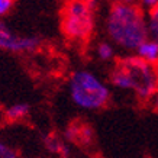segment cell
Returning a JSON list of instances; mask_svg holds the SVG:
<instances>
[{"mask_svg": "<svg viewBox=\"0 0 158 158\" xmlns=\"http://www.w3.org/2000/svg\"><path fill=\"white\" fill-rule=\"evenodd\" d=\"M106 35L113 45L125 51H136L148 39L147 12L138 3L115 2L109 6L105 19Z\"/></svg>", "mask_w": 158, "mask_h": 158, "instance_id": "cell-1", "label": "cell"}, {"mask_svg": "<svg viewBox=\"0 0 158 158\" xmlns=\"http://www.w3.org/2000/svg\"><path fill=\"white\" fill-rule=\"evenodd\" d=\"M109 78L113 87L132 91L142 102H149L158 91L157 65L148 64L136 55L119 58Z\"/></svg>", "mask_w": 158, "mask_h": 158, "instance_id": "cell-2", "label": "cell"}, {"mask_svg": "<svg viewBox=\"0 0 158 158\" xmlns=\"http://www.w3.org/2000/svg\"><path fill=\"white\" fill-rule=\"evenodd\" d=\"M70 97L78 107L86 110H102L110 103V89L94 73L77 70L68 83Z\"/></svg>", "mask_w": 158, "mask_h": 158, "instance_id": "cell-3", "label": "cell"}, {"mask_svg": "<svg viewBox=\"0 0 158 158\" xmlns=\"http://www.w3.org/2000/svg\"><path fill=\"white\" fill-rule=\"evenodd\" d=\"M96 3L68 2L61 10V31L64 36L74 42H86L91 36L96 23Z\"/></svg>", "mask_w": 158, "mask_h": 158, "instance_id": "cell-4", "label": "cell"}, {"mask_svg": "<svg viewBox=\"0 0 158 158\" xmlns=\"http://www.w3.org/2000/svg\"><path fill=\"white\" fill-rule=\"evenodd\" d=\"M41 39L38 36H20L16 35L0 22V49L10 52H31L39 48Z\"/></svg>", "mask_w": 158, "mask_h": 158, "instance_id": "cell-5", "label": "cell"}, {"mask_svg": "<svg viewBox=\"0 0 158 158\" xmlns=\"http://www.w3.org/2000/svg\"><path fill=\"white\" fill-rule=\"evenodd\" d=\"M65 138L78 145H89L93 142V129L89 125L74 122L65 131Z\"/></svg>", "mask_w": 158, "mask_h": 158, "instance_id": "cell-6", "label": "cell"}, {"mask_svg": "<svg viewBox=\"0 0 158 158\" xmlns=\"http://www.w3.org/2000/svg\"><path fill=\"white\" fill-rule=\"evenodd\" d=\"M135 55L139 57L141 60L147 61L148 64L157 65L158 64V44L148 38L147 41H144V42L136 48Z\"/></svg>", "mask_w": 158, "mask_h": 158, "instance_id": "cell-7", "label": "cell"}, {"mask_svg": "<svg viewBox=\"0 0 158 158\" xmlns=\"http://www.w3.org/2000/svg\"><path fill=\"white\" fill-rule=\"evenodd\" d=\"M44 144L45 147L51 151V152L60 154L62 157H67L70 154V149H68V145L62 142V139L60 136H57L55 134H48L47 136H44Z\"/></svg>", "mask_w": 158, "mask_h": 158, "instance_id": "cell-8", "label": "cell"}, {"mask_svg": "<svg viewBox=\"0 0 158 158\" xmlns=\"http://www.w3.org/2000/svg\"><path fill=\"white\" fill-rule=\"evenodd\" d=\"M29 115V105L26 103H16L5 110V118L9 122H18Z\"/></svg>", "mask_w": 158, "mask_h": 158, "instance_id": "cell-9", "label": "cell"}, {"mask_svg": "<svg viewBox=\"0 0 158 158\" xmlns=\"http://www.w3.org/2000/svg\"><path fill=\"white\" fill-rule=\"evenodd\" d=\"M147 28L148 38L158 44V5L147 12Z\"/></svg>", "mask_w": 158, "mask_h": 158, "instance_id": "cell-10", "label": "cell"}, {"mask_svg": "<svg viewBox=\"0 0 158 158\" xmlns=\"http://www.w3.org/2000/svg\"><path fill=\"white\" fill-rule=\"evenodd\" d=\"M115 47L109 42V41H102L97 44L96 47V55L102 61H112L115 58Z\"/></svg>", "mask_w": 158, "mask_h": 158, "instance_id": "cell-11", "label": "cell"}, {"mask_svg": "<svg viewBox=\"0 0 158 158\" xmlns=\"http://www.w3.org/2000/svg\"><path fill=\"white\" fill-rule=\"evenodd\" d=\"M0 158H18V154L15 149L0 142Z\"/></svg>", "mask_w": 158, "mask_h": 158, "instance_id": "cell-12", "label": "cell"}, {"mask_svg": "<svg viewBox=\"0 0 158 158\" xmlns=\"http://www.w3.org/2000/svg\"><path fill=\"white\" fill-rule=\"evenodd\" d=\"M12 7H13V2L12 0H0V16H3L7 12H10Z\"/></svg>", "mask_w": 158, "mask_h": 158, "instance_id": "cell-13", "label": "cell"}, {"mask_svg": "<svg viewBox=\"0 0 158 158\" xmlns=\"http://www.w3.org/2000/svg\"><path fill=\"white\" fill-rule=\"evenodd\" d=\"M149 102H151V106H152L154 112H157V113H158V91L155 93V94H154L152 99H151Z\"/></svg>", "mask_w": 158, "mask_h": 158, "instance_id": "cell-14", "label": "cell"}]
</instances>
